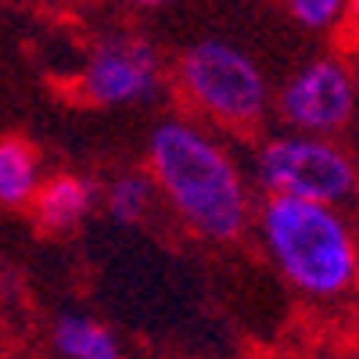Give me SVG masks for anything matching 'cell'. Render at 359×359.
Wrapping results in <instances>:
<instances>
[{
  "label": "cell",
  "mask_w": 359,
  "mask_h": 359,
  "mask_svg": "<svg viewBox=\"0 0 359 359\" xmlns=\"http://www.w3.org/2000/svg\"><path fill=\"white\" fill-rule=\"evenodd\" d=\"M155 187L201 237L230 241L248 219V194L226 151L184 118L155 126L147 144Z\"/></svg>",
  "instance_id": "6da1fadb"
},
{
  "label": "cell",
  "mask_w": 359,
  "mask_h": 359,
  "mask_svg": "<svg viewBox=\"0 0 359 359\" xmlns=\"http://www.w3.org/2000/svg\"><path fill=\"white\" fill-rule=\"evenodd\" d=\"M262 237L284 277L309 294H338L355 277L352 237L323 201L277 194L262 212Z\"/></svg>",
  "instance_id": "7a4b0ae2"
},
{
  "label": "cell",
  "mask_w": 359,
  "mask_h": 359,
  "mask_svg": "<svg viewBox=\"0 0 359 359\" xmlns=\"http://www.w3.org/2000/svg\"><path fill=\"white\" fill-rule=\"evenodd\" d=\"M187 97L223 123H252L266 108V79L252 57L223 40H201L180 57Z\"/></svg>",
  "instance_id": "3957f363"
},
{
  "label": "cell",
  "mask_w": 359,
  "mask_h": 359,
  "mask_svg": "<svg viewBox=\"0 0 359 359\" xmlns=\"http://www.w3.org/2000/svg\"><path fill=\"white\" fill-rule=\"evenodd\" d=\"M259 180L273 194L334 205L355 187V169L323 140L277 137L259 151Z\"/></svg>",
  "instance_id": "277c9868"
},
{
  "label": "cell",
  "mask_w": 359,
  "mask_h": 359,
  "mask_svg": "<svg viewBox=\"0 0 359 359\" xmlns=\"http://www.w3.org/2000/svg\"><path fill=\"white\" fill-rule=\"evenodd\" d=\"M155 90H158V54L144 40H126V36L104 40L94 47L83 69V94L104 108L147 101L155 97Z\"/></svg>",
  "instance_id": "5b68a950"
},
{
  "label": "cell",
  "mask_w": 359,
  "mask_h": 359,
  "mask_svg": "<svg viewBox=\"0 0 359 359\" xmlns=\"http://www.w3.org/2000/svg\"><path fill=\"white\" fill-rule=\"evenodd\" d=\"M352 104H355L352 79L334 62H313L280 94L284 118L306 133H331L345 126L352 115Z\"/></svg>",
  "instance_id": "8992f818"
},
{
  "label": "cell",
  "mask_w": 359,
  "mask_h": 359,
  "mask_svg": "<svg viewBox=\"0 0 359 359\" xmlns=\"http://www.w3.org/2000/svg\"><path fill=\"white\" fill-rule=\"evenodd\" d=\"M94 198H97L94 184H86L83 176H72V172L50 176L33 194L36 219L47 230H72L76 223H83V216L90 208H94Z\"/></svg>",
  "instance_id": "52a82bcc"
},
{
  "label": "cell",
  "mask_w": 359,
  "mask_h": 359,
  "mask_svg": "<svg viewBox=\"0 0 359 359\" xmlns=\"http://www.w3.org/2000/svg\"><path fill=\"white\" fill-rule=\"evenodd\" d=\"M40 187V158L18 137L0 140V205H29Z\"/></svg>",
  "instance_id": "ba28073f"
},
{
  "label": "cell",
  "mask_w": 359,
  "mask_h": 359,
  "mask_svg": "<svg viewBox=\"0 0 359 359\" xmlns=\"http://www.w3.org/2000/svg\"><path fill=\"white\" fill-rule=\"evenodd\" d=\"M54 345L65 359H123L111 331L86 316H62L54 323Z\"/></svg>",
  "instance_id": "9c48e42d"
},
{
  "label": "cell",
  "mask_w": 359,
  "mask_h": 359,
  "mask_svg": "<svg viewBox=\"0 0 359 359\" xmlns=\"http://www.w3.org/2000/svg\"><path fill=\"white\" fill-rule=\"evenodd\" d=\"M151 198H155V180L151 176H140V172H126L118 176L115 184L104 191V205H108V216L115 223H140L144 212L151 208Z\"/></svg>",
  "instance_id": "30bf717a"
},
{
  "label": "cell",
  "mask_w": 359,
  "mask_h": 359,
  "mask_svg": "<svg viewBox=\"0 0 359 359\" xmlns=\"http://www.w3.org/2000/svg\"><path fill=\"white\" fill-rule=\"evenodd\" d=\"M291 15L309 29H323L341 15V0H291Z\"/></svg>",
  "instance_id": "8fae6325"
},
{
  "label": "cell",
  "mask_w": 359,
  "mask_h": 359,
  "mask_svg": "<svg viewBox=\"0 0 359 359\" xmlns=\"http://www.w3.org/2000/svg\"><path fill=\"white\" fill-rule=\"evenodd\" d=\"M133 8H162V4H172V0H126Z\"/></svg>",
  "instance_id": "7c38bea8"
}]
</instances>
